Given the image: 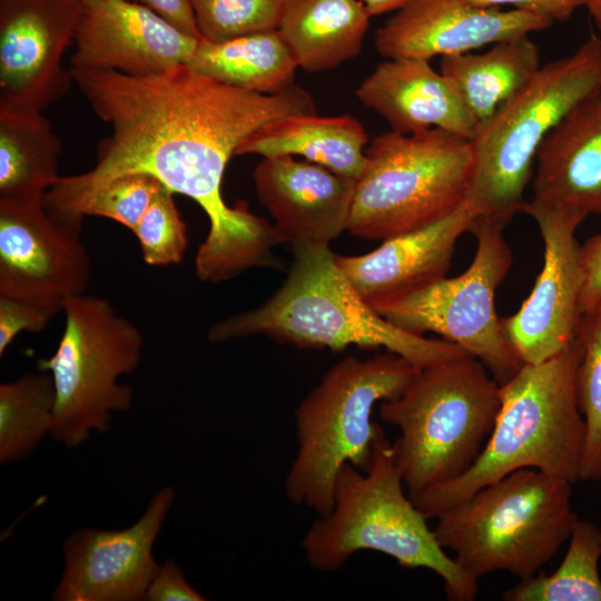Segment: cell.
<instances>
[{
    "label": "cell",
    "instance_id": "obj_1",
    "mask_svg": "<svg viewBox=\"0 0 601 601\" xmlns=\"http://www.w3.org/2000/svg\"><path fill=\"white\" fill-rule=\"evenodd\" d=\"M73 80L112 132L97 149L96 166L60 176L43 196L57 205L117 177L146 174L174 194L195 200L209 219L196 254L197 276L231 279L272 263L282 243L266 219L245 204L228 206L221 195L225 168L239 145L265 124L295 114H315L308 91L293 85L265 95L193 71L187 65L162 75L132 77L114 70L72 68Z\"/></svg>",
    "mask_w": 601,
    "mask_h": 601
},
{
    "label": "cell",
    "instance_id": "obj_2",
    "mask_svg": "<svg viewBox=\"0 0 601 601\" xmlns=\"http://www.w3.org/2000/svg\"><path fill=\"white\" fill-rule=\"evenodd\" d=\"M581 354L578 335L556 356L523 364L500 385V410L473 465L412 499L428 520L516 470H540L570 484L581 481L585 428L575 394Z\"/></svg>",
    "mask_w": 601,
    "mask_h": 601
},
{
    "label": "cell",
    "instance_id": "obj_3",
    "mask_svg": "<svg viewBox=\"0 0 601 601\" xmlns=\"http://www.w3.org/2000/svg\"><path fill=\"white\" fill-rule=\"evenodd\" d=\"M293 250L282 287L260 306L215 324L209 341L262 334L298 348L384 347L418 368L465 353L446 339L407 332L381 316L349 283L328 245Z\"/></svg>",
    "mask_w": 601,
    "mask_h": 601
},
{
    "label": "cell",
    "instance_id": "obj_4",
    "mask_svg": "<svg viewBox=\"0 0 601 601\" xmlns=\"http://www.w3.org/2000/svg\"><path fill=\"white\" fill-rule=\"evenodd\" d=\"M427 520L410 497L385 439L365 470L352 464L339 470L332 510L312 524L302 549L308 564L321 572L341 569L359 551H376L403 568L436 573L450 600L473 601L479 581L445 552Z\"/></svg>",
    "mask_w": 601,
    "mask_h": 601
},
{
    "label": "cell",
    "instance_id": "obj_5",
    "mask_svg": "<svg viewBox=\"0 0 601 601\" xmlns=\"http://www.w3.org/2000/svg\"><path fill=\"white\" fill-rule=\"evenodd\" d=\"M420 370L392 352L333 365L296 408L297 450L285 477L286 497L318 516L328 514L339 470H365L385 440L372 420L375 405L400 396Z\"/></svg>",
    "mask_w": 601,
    "mask_h": 601
},
{
    "label": "cell",
    "instance_id": "obj_6",
    "mask_svg": "<svg viewBox=\"0 0 601 601\" xmlns=\"http://www.w3.org/2000/svg\"><path fill=\"white\" fill-rule=\"evenodd\" d=\"M500 404V384L467 353L421 368L400 396L381 403V418L400 430L392 447L411 499L473 465Z\"/></svg>",
    "mask_w": 601,
    "mask_h": 601
},
{
    "label": "cell",
    "instance_id": "obj_7",
    "mask_svg": "<svg viewBox=\"0 0 601 601\" xmlns=\"http://www.w3.org/2000/svg\"><path fill=\"white\" fill-rule=\"evenodd\" d=\"M601 88V39L590 37L553 60L470 139L473 169L465 201L476 218L506 226L524 204L533 164L545 136L584 98Z\"/></svg>",
    "mask_w": 601,
    "mask_h": 601
},
{
    "label": "cell",
    "instance_id": "obj_8",
    "mask_svg": "<svg viewBox=\"0 0 601 601\" xmlns=\"http://www.w3.org/2000/svg\"><path fill=\"white\" fill-rule=\"evenodd\" d=\"M571 485L540 470H516L442 511L433 531L471 578L506 571L529 579L569 540L578 519Z\"/></svg>",
    "mask_w": 601,
    "mask_h": 601
},
{
    "label": "cell",
    "instance_id": "obj_9",
    "mask_svg": "<svg viewBox=\"0 0 601 601\" xmlns=\"http://www.w3.org/2000/svg\"><path fill=\"white\" fill-rule=\"evenodd\" d=\"M356 183L347 230L385 240L427 227L460 207L473 169L470 139L440 128L374 137Z\"/></svg>",
    "mask_w": 601,
    "mask_h": 601
},
{
    "label": "cell",
    "instance_id": "obj_10",
    "mask_svg": "<svg viewBox=\"0 0 601 601\" xmlns=\"http://www.w3.org/2000/svg\"><path fill=\"white\" fill-rule=\"evenodd\" d=\"M66 324L59 345L40 371L50 373L55 391V418L50 436L77 447L92 432L109 428L114 413L129 411L130 386L118 383L140 363V329L102 297L81 294L66 300Z\"/></svg>",
    "mask_w": 601,
    "mask_h": 601
},
{
    "label": "cell",
    "instance_id": "obj_11",
    "mask_svg": "<svg viewBox=\"0 0 601 601\" xmlns=\"http://www.w3.org/2000/svg\"><path fill=\"white\" fill-rule=\"evenodd\" d=\"M505 226L475 218L476 238L467 269L418 289L370 304L392 324L414 334L433 332L480 359L501 385L521 368L502 329L494 297L512 265Z\"/></svg>",
    "mask_w": 601,
    "mask_h": 601
},
{
    "label": "cell",
    "instance_id": "obj_12",
    "mask_svg": "<svg viewBox=\"0 0 601 601\" xmlns=\"http://www.w3.org/2000/svg\"><path fill=\"white\" fill-rule=\"evenodd\" d=\"M82 217L46 207L43 197L0 198V296L63 311L85 294L90 259Z\"/></svg>",
    "mask_w": 601,
    "mask_h": 601
},
{
    "label": "cell",
    "instance_id": "obj_13",
    "mask_svg": "<svg viewBox=\"0 0 601 601\" xmlns=\"http://www.w3.org/2000/svg\"><path fill=\"white\" fill-rule=\"evenodd\" d=\"M521 211L538 224L544 262L529 297L501 324L520 361L539 364L563 352L578 336L583 269L575 233L587 216L532 198Z\"/></svg>",
    "mask_w": 601,
    "mask_h": 601
},
{
    "label": "cell",
    "instance_id": "obj_14",
    "mask_svg": "<svg viewBox=\"0 0 601 601\" xmlns=\"http://www.w3.org/2000/svg\"><path fill=\"white\" fill-rule=\"evenodd\" d=\"M86 9L81 0H0V107L42 112L68 92L62 57Z\"/></svg>",
    "mask_w": 601,
    "mask_h": 601
},
{
    "label": "cell",
    "instance_id": "obj_15",
    "mask_svg": "<svg viewBox=\"0 0 601 601\" xmlns=\"http://www.w3.org/2000/svg\"><path fill=\"white\" fill-rule=\"evenodd\" d=\"M166 486L149 501L132 525L122 530L85 528L63 543V571L56 601H140L159 564L152 548L174 502Z\"/></svg>",
    "mask_w": 601,
    "mask_h": 601
},
{
    "label": "cell",
    "instance_id": "obj_16",
    "mask_svg": "<svg viewBox=\"0 0 601 601\" xmlns=\"http://www.w3.org/2000/svg\"><path fill=\"white\" fill-rule=\"evenodd\" d=\"M199 40L144 6L104 0L86 9L70 60L72 68L150 77L187 65Z\"/></svg>",
    "mask_w": 601,
    "mask_h": 601
},
{
    "label": "cell",
    "instance_id": "obj_17",
    "mask_svg": "<svg viewBox=\"0 0 601 601\" xmlns=\"http://www.w3.org/2000/svg\"><path fill=\"white\" fill-rule=\"evenodd\" d=\"M552 23L525 11L476 7L467 0H412L377 29L375 47L387 59L430 60L541 31Z\"/></svg>",
    "mask_w": 601,
    "mask_h": 601
},
{
    "label": "cell",
    "instance_id": "obj_18",
    "mask_svg": "<svg viewBox=\"0 0 601 601\" xmlns=\"http://www.w3.org/2000/svg\"><path fill=\"white\" fill-rule=\"evenodd\" d=\"M253 178L282 243L328 245L347 230L356 179L293 156L263 157Z\"/></svg>",
    "mask_w": 601,
    "mask_h": 601
},
{
    "label": "cell",
    "instance_id": "obj_19",
    "mask_svg": "<svg viewBox=\"0 0 601 601\" xmlns=\"http://www.w3.org/2000/svg\"><path fill=\"white\" fill-rule=\"evenodd\" d=\"M430 60L392 58L378 63L356 89L359 101L400 134L440 128L471 139L479 122L456 85Z\"/></svg>",
    "mask_w": 601,
    "mask_h": 601
},
{
    "label": "cell",
    "instance_id": "obj_20",
    "mask_svg": "<svg viewBox=\"0 0 601 601\" xmlns=\"http://www.w3.org/2000/svg\"><path fill=\"white\" fill-rule=\"evenodd\" d=\"M475 218L464 201L427 227L385 239L367 254H335V260L368 304L405 294L445 277L459 237L470 231Z\"/></svg>",
    "mask_w": 601,
    "mask_h": 601
},
{
    "label": "cell",
    "instance_id": "obj_21",
    "mask_svg": "<svg viewBox=\"0 0 601 601\" xmlns=\"http://www.w3.org/2000/svg\"><path fill=\"white\" fill-rule=\"evenodd\" d=\"M535 160L532 199L601 214V88L545 136Z\"/></svg>",
    "mask_w": 601,
    "mask_h": 601
},
{
    "label": "cell",
    "instance_id": "obj_22",
    "mask_svg": "<svg viewBox=\"0 0 601 601\" xmlns=\"http://www.w3.org/2000/svg\"><path fill=\"white\" fill-rule=\"evenodd\" d=\"M368 136L351 115L295 114L272 120L246 138L235 156H300L358 180L366 166Z\"/></svg>",
    "mask_w": 601,
    "mask_h": 601
},
{
    "label": "cell",
    "instance_id": "obj_23",
    "mask_svg": "<svg viewBox=\"0 0 601 601\" xmlns=\"http://www.w3.org/2000/svg\"><path fill=\"white\" fill-rule=\"evenodd\" d=\"M370 18L361 0H284L277 30L298 68L319 72L361 52Z\"/></svg>",
    "mask_w": 601,
    "mask_h": 601
},
{
    "label": "cell",
    "instance_id": "obj_24",
    "mask_svg": "<svg viewBox=\"0 0 601 601\" xmlns=\"http://www.w3.org/2000/svg\"><path fill=\"white\" fill-rule=\"evenodd\" d=\"M540 68V50L529 35L493 43L483 53L447 55L440 61V72L456 85L479 125L521 90Z\"/></svg>",
    "mask_w": 601,
    "mask_h": 601
},
{
    "label": "cell",
    "instance_id": "obj_25",
    "mask_svg": "<svg viewBox=\"0 0 601 601\" xmlns=\"http://www.w3.org/2000/svg\"><path fill=\"white\" fill-rule=\"evenodd\" d=\"M187 66L223 83L265 95L292 87L298 68L277 29L223 41L201 38Z\"/></svg>",
    "mask_w": 601,
    "mask_h": 601
},
{
    "label": "cell",
    "instance_id": "obj_26",
    "mask_svg": "<svg viewBox=\"0 0 601 601\" xmlns=\"http://www.w3.org/2000/svg\"><path fill=\"white\" fill-rule=\"evenodd\" d=\"M60 152L41 111L0 107V198L43 197L60 177Z\"/></svg>",
    "mask_w": 601,
    "mask_h": 601
},
{
    "label": "cell",
    "instance_id": "obj_27",
    "mask_svg": "<svg viewBox=\"0 0 601 601\" xmlns=\"http://www.w3.org/2000/svg\"><path fill=\"white\" fill-rule=\"evenodd\" d=\"M569 546L559 568L551 574L538 572L520 580L503 593L505 601H601L600 526L577 519Z\"/></svg>",
    "mask_w": 601,
    "mask_h": 601
},
{
    "label": "cell",
    "instance_id": "obj_28",
    "mask_svg": "<svg viewBox=\"0 0 601 601\" xmlns=\"http://www.w3.org/2000/svg\"><path fill=\"white\" fill-rule=\"evenodd\" d=\"M56 391L50 373H27L0 385V463L32 455L55 418Z\"/></svg>",
    "mask_w": 601,
    "mask_h": 601
},
{
    "label": "cell",
    "instance_id": "obj_29",
    "mask_svg": "<svg viewBox=\"0 0 601 601\" xmlns=\"http://www.w3.org/2000/svg\"><path fill=\"white\" fill-rule=\"evenodd\" d=\"M582 354L575 376L578 406L585 428L581 481L601 480V307L582 315Z\"/></svg>",
    "mask_w": 601,
    "mask_h": 601
},
{
    "label": "cell",
    "instance_id": "obj_30",
    "mask_svg": "<svg viewBox=\"0 0 601 601\" xmlns=\"http://www.w3.org/2000/svg\"><path fill=\"white\" fill-rule=\"evenodd\" d=\"M161 186L152 176L129 174L63 203L45 205L61 214L112 219L134 230Z\"/></svg>",
    "mask_w": 601,
    "mask_h": 601
},
{
    "label": "cell",
    "instance_id": "obj_31",
    "mask_svg": "<svg viewBox=\"0 0 601 601\" xmlns=\"http://www.w3.org/2000/svg\"><path fill=\"white\" fill-rule=\"evenodd\" d=\"M203 39L223 41L277 29L284 0H189Z\"/></svg>",
    "mask_w": 601,
    "mask_h": 601
},
{
    "label": "cell",
    "instance_id": "obj_32",
    "mask_svg": "<svg viewBox=\"0 0 601 601\" xmlns=\"http://www.w3.org/2000/svg\"><path fill=\"white\" fill-rule=\"evenodd\" d=\"M144 260L151 266L179 264L187 249V228L174 200V193L164 185L132 230Z\"/></svg>",
    "mask_w": 601,
    "mask_h": 601
},
{
    "label": "cell",
    "instance_id": "obj_33",
    "mask_svg": "<svg viewBox=\"0 0 601 601\" xmlns=\"http://www.w3.org/2000/svg\"><path fill=\"white\" fill-rule=\"evenodd\" d=\"M58 311L27 299L0 296V356L20 332H40Z\"/></svg>",
    "mask_w": 601,
    "mask_h": 601
},
{
    "label": "cell",
    "instance_id": "obj_34",
    "mask_svg": "<svg viewBox=\"0 0 601 601\" xmlns=\"http://www.w3.org/2000/svg\"><path fill=\"white\" fill-rule=\"evenodd\" d=\"M148 601H204L205 598L185 578L178 564L167 560L159 564L146 592Z\"/></svg>",
    "mask_w": 601,
    "mask_h": 601
},
{
    "label": "cell",
    "instance_id": "obj_35",
    "mask_svg": "<svg viewBox=\"0 0 601 601\" xmlns=\"http://www.w3.org/2000/svg\"><path fill=\"white\" fill-rule=\"evenodd\" d=\"M580 254L583 269L581 313L584 315L601 307V233L587 239Z\"/></svg>",
    "mask_w": 601,
    "mask_h": 601
},
{
    "label": "cell",
    "instance_id": "obj_36",
    "mask_svg": "<svg viewBox=\"0 0 601 601\" xmlns=\"http://www.w3.org/2000/svg\"><path fill=\"white\" fill-rule=\"evenodd\" d=\"M484 8L511 6L516 10L541 16L551 21L569 20L578 8L587 7L589 0H467Z\"/></svg>",
    "mask_w": 601,
    "mask_h": 601
},
{
    "label": "cell",
    "instance_id": "obj_37",
    "mask_svg": "<svg viewBox=\"0 0 601 601\" xmlns=\"http://www.w3.org/2000/svg\"><path fill=\"white\" fill-rule=\"evenodd\" d=\"M144 6L183 31L201 39L189 0H127Z\"/></svg>",
    "mask_w": 601,
    "mask_h": 601
},
{
    "label": "cell",
    "instance_id": "obj_38",
    "mask_svg": "<svg viewBox=\"0 0 601 601\" xmlns=\"http://www.w3.org/2000/svg\"><path fill=\"white\" fill-rule=\"evenodd\" d=\"M370 16H380L391 11H397L412 0H361Z\"/></svg>",
    "mask_w": 601,
    "mask_h": 601
},
{
    "label": "cell",
    "instance_id": "obj_39",
    "mask_svg": "<svg viewBox=\"0 0 601 601\" xmlns=\"http://www.w3.org/2000/svg\"><path fill=\"white\" fill-rule=\"evenodd\" d=\"M587 9L597 28L601 31V0H589Z\"/></svg>",
    "mask_w": 601,
    "mask_h": 601
},
{
    "label": "cell",
    "instance_id": "obj_40",
    "mask_svg": "<svg viewBox=\"0 0 601 601\" xmlns=\"http://www.w3.org/2000/svg\"><path fill=\"white\" fill-rule=\"evenodd\" d=\"M87 8L93 7L104 0H81Z\"/></svg>",
    "mask_w": 601,
    "mask_h": 601
},
{
    "label": "cell",
    "instance_id": "obj_41",
    "mask_svg": "<svg viewBox=\"0 0 601 601\" xmlns=\"http://www.w3.org/2000/svg\"><path fill=\"white\" fill-rule=\"evenodd\" d=\"M600 530H601V525H600Z\"/></svg>",
    "mask_w": 601,
    "mask_h": 601
}]
</instances>
